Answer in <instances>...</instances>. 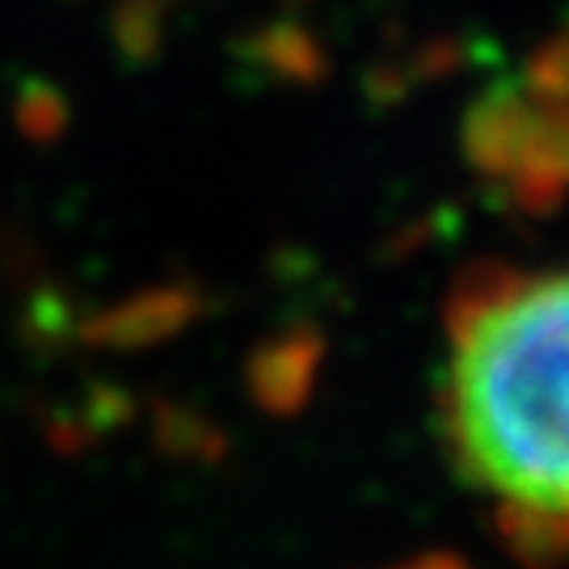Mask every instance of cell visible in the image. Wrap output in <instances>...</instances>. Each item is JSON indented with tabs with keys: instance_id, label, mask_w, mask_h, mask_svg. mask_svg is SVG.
<instances>
[{
	"instance_id": "6da1fadb",
	"label": "cell",
	"mask_w": 569,
	"mask_h": 569,
	"mask_svg": "<svg viewBox=\"0 0 569 569\" xmlns=\"http://www.w3.org/2000/svg\"><path fill=\"white\" fill-rule=\"evenodd\" d=\"M443 413L465 477L531 545H569V266L498 270L448 317Z\"/></svg>"
},
{
	"instance_id": "7a4b0ae2",
	"label": "cell",
	"mask_w": 569,
	"mask_h": 569,
	"mask_svg": "<svg viewBox=\"0 0 569 569\" xmlns=\"http://www.w3.org/2000/svg\"><path fill=\"white\" fill-rule=\"evenodd\" d=\"M178 317H182V305H178V300L152 296V300H140V305L122 308L114 317H102L98 326L89 329V338L102 346H136V342H148V338H161Z\"/></svg>"
}]
</instances>
